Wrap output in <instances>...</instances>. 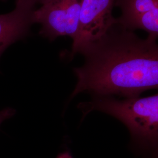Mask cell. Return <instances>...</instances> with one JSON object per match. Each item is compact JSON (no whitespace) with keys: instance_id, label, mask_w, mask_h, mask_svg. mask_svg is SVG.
I'll use <instances>...</instances> for the list:
<instances>
[{"instance_id":"cell-1","label":"cell","mask_w":158,"mask_h":158,"mask_svg":"<svg viewBox=\"0 0 158 158\" xmlns=\"http://www.w3.org/2000/svg\"><path fill=\"white\" fill-rule=\"evenodd\" d=\"M125 28L117 21L101 39L80 52L83 65L74 68L77 82L71 98L81 93L93 97L128 98L158 89V44Z\"/></svg>"},{"instance_id":"cell-2","label":"cell","mask_w":158,"mask_h":158,"mask_svg":"<svg viewBox=\"0 0 158 158\" xmlns=\"http://www.w3.org/2000/svg\"><path fill=\"white\" fill-rule=\"evenodd\" d=\"M79 108L84 116L97 111L118 119L128 130L130 146L136 152L149 155L158 148V93L128 98L93 97Z\"/></svg>"},{"instance_id":"cell-3","label":"cell","mask_w":158,"mask_h":158,"mask_svg":"<svg viewBox=\"0 0 158 158\" xmlns=\"http://www.w3.org/2000/svg\"><path fill=\"white\" fill-rule=\"evenodd\" d=\"M83 0H49L33 13L34 23L41 25L40 35L50 40L62 36L77 40Z\"/></svg>"},{"instance_id":"cell-4","label":"cell","mask_w":158,"mask_h":158,"mask_svg":"<svg viewBox=\"0 0 158 158\" xmlns=\"http://www.w3.org/2000/svg\"><path fill=\"white\" fill-rule=\"evenodd\" d=\"M116 0H83L78 36L72 44V56L101 39L117 22L113 16Z\"/></svg>"},{"instance_id":"cell-5","label":"cell","mask_w":158,"mask_h":158,"mask_svg":"<svg viewBox=\"0 0 158 158\" xmlns=\"http://www.w3.org/2000/svg\"><path fill=\"white\" fill-rule=\"evenodd\" d=\"M34 10L33 6L17 0L12 11L0 14V57L10 46L28 34L34 23Z\"/></svg>"},{"instance_id":"cell-6","label":"cell","mask_w":158,"mask_h":158,"mask_svg":"<svg viewBox=\"0 0 158 158\" xmlns=\"http://www.w3.org/2000/svg\"><path fill=\"white\" fill-rule=\"evenodd\" d=\"M118 23L124 28L129 30L143 29L149 35L158 38V8L135 17L125 19H117Z\"/></svg>"},{"instance_id":"cell-7","label":"cell","mask_w":158,"mask_h":158,"mask_svg":"<svg viewBox=\"0 0 158 158\" xmlns=\"http://www.w3.org/2000/svg\"><path fill=\"white\" fill-rule=\"evenodd\" d=\"M115 6L122 11L118 19H125L158 8V0H116Z\"/></svg>"},{"instance_id":"cell-8","label":"cell","mask_w":158,"mask_h":158,"mask_svg":"<svg viewBox=\"0 0 158 158\" xmlns=\"http://www.w3.org/2000/svg\"><path fill=\"white\" fill-rule=\"evenodd\" d=\"M15 113V110L11 108H8L0 111V125L6 119L12 117Z\"/></svg>"},{"instance_id":"cell-9","label":"cell","mask_w":158,"mask_h":158,"mask_svg":"<svg viewBox=\"0 0 158 158\" xmlns=\"http://www.w3.org/2000/svg\"><path fill=\"white\" fill-rule=\"evenodd\" d=\"M18 1H23L25 3H27V4L33 6H35L37 4H40L41 5H42L49 0H18Z\"/></svg>"},{"instance_id":"cell-10","label":"cell","mask_w":158,"mask_h":158,"mask_svg":"<svg viewBox=\"0 0 158 158\" xmlns=\"http://www.w3.org/2000/svg\"><path fill=\"white\" fill-rule=\"evenodd\" d=\"M56 158H73V156L69 152L66 151L60 153Z\"/></svg>"},{"instance_id":"cell-11","label":"cell","mask_w":158,"mask_h":158,"mask_svg":"<svg viewBox=\"0 0 158 158\" xmlns=\"http://www.w3.org/2000/svg\"><path fill=\"white\" fill-rule=\"evenodd\" d=\"M148 156H149L150 158H158V148L150 153Z\"/></svg>"},{"instance_id":"cell-12","label":"cell","mask_w":158,"mask_h":158,"mask_svg":"<svg viewBox=\"0 0 158 158\" xmlns=\"http://www.w3.org/2000/svg\"><path fill=\"white\" fill-rule=\"evenodd\" d=\"M0 1H6V0H0Z\"/></svg>"}]
</instances>
